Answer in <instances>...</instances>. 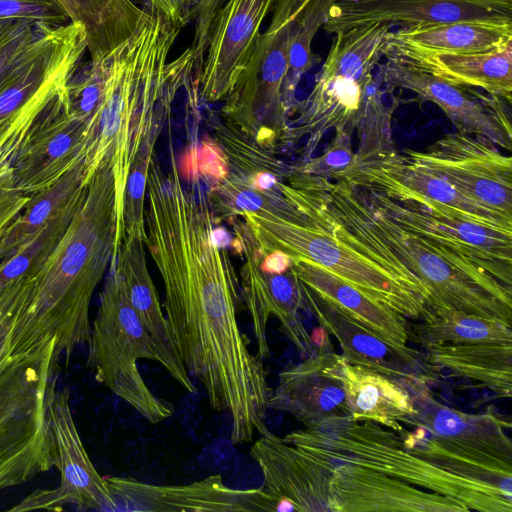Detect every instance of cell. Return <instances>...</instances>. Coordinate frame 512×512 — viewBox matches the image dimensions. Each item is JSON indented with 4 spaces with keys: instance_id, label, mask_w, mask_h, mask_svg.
Wrapping results in <instances>:
<instances>
[{
    "instance_id": "6da1fadb",
    "label": "cell",
    "mask_w": 512,
    "mask_h": 512,
    "mask_svg": "<svg viewBox=\"0 0 512 512\" xmlns=\"http://www.w3.org/2000/svg\"><path fill=\"white\" fill-rule=\"evenodd\" d=\"M144 243L165 288V316L180 358L210 406L230 417V440L248 443L264 424L272 389L263 360L241 331L240 283L221 243L224 232L204 196L184 187L172 159H152L146 183Z\"/></svg>"
},
{
    "instance_id": "7a4b0ae2",
    "label": "cell",
    "mask_w": 512,
    "mask_h": 512,
    "mask_svg": "<svg viewBox=\"0 0 512 512\" xmlns=\"http://www.w3.org/2000/svg\"><path fill=\"white\" fill-rule=\"evenodd\" d=\"M144 9L136 31L100 58L102 88L85 123L80 153L84 185L103 165H109L113 172L118 242L125 234L124 195L131 164L145 141L156 140L174 99L196 71L190 47L169 61L182 28L158 11Z\"/></svg>"
},
{
    "instance_id": "3957f363",
    "label": "cell",
    "mask_w": 512,
    "mask_h": 512,
    "mask_svg": "<svg viewBox=\"0 0 512 512\" xmlns=\"http://www.w3.org/2000/svg\"><path fill=\"white\" fill-rule=\"evenodd\" d=\"M294 186L375 254L418 277L430 292L428 309H453L512 327L511 287L479 263L399 226L344 179H301Z\"/></svg>"
},
{
    "instance_id": "277c9868",
    "label": "cell",
    "mask_w": 512,
    "mask_h": 512,
    "mask_svg": "<svg viewBox=\"0 0 512 512\" xmlns=\"http://www.w3.org/2000/svg\"><path fill=\"white\" fill-rule=\"evenodd\" d=\"M116 187L109 165L98 168L54 251L34 277L31 305L20 330L26 349L54 336L67 364L88 343L90 304L117 252Z\"/></svg>"
},
{
    "instance_id": "5b68a950",
    "label": "cell",
    "mask_w": 512,
    "mask_h": 512,
    "mask_svg": "<svg viewBox=\"0 0 512 512\" xmlns=\"http://www.w3.org/2000/svg\"><path fill=\"white\" fill-rule=\"evenodd\" d=\"M388 23H371L335 32L330 50L303 101L296 103L291 139L307 136L304 160L313 154L332 128L357 129V161L394 150L393 108L384 104V90L374 70L385 54Z\"/></svg>"
},
{
    "instance_id": "8992f818",
    "label": "cell",
    "mask_w": 512,
    "mask_h": 512,
    "mask_svg": "<svg viewBox=\"0 0 512 512\" xmlns=\"http://www.w3.org/2000/svg\"><path fill=\"white\" fill-rule=\"evenodd\" d=\"M279 188L299 210L294 218L264 209L241 215L260 252L279 250L292 259L311 261L406 318L424 317L430 292L423 283L398 275L368 255L303 189L284 181Z\"/></svg>"
},
{
    "instance_id": "52a82bcc",
    "label": "cell",
    "mask_w": 512,
    "mask_h": 512,
    "mask_svg": "<svg viewBox=\"0 0 512 512\" xmlns=\"http://www.w3.org/2000/svg\"><path fill=\"white\" fill-rule=\"evenodd\" d=\"M362 422L333 418L282 439L326 467L345 464L376 471L450 498L468 511H512V496L494 483L445 470L409 452L398 436L379 424Z\"/></svg>"
},
{
    "instance_id": "ba28073f",
    "label": "cell",
    "mask_w": 512,
    "mask_h": 512,
    "mask_svg": "<svg viewBox=\"0 0 512 512\" xmlns=\"http://www.w3.org/2000/svg\"><path fill=\"white\" fill-rule=\"evenodd\" d=\"M61 357L56 338L48 336L0 369V491L57 465L49 405Z\"/></svg>"
},
{
    "instance_id": "9c48e42d",
    "label": "cell",
    "mask_w": 512,
    "mask_h": 512,
    "mask_svg": "<svg viewBox=\"0 0 512 512\" xmlns=\"http://www.w3.org/2000/svg\"><path fill=\"white\" fill-rule=\"evenodd\" d=\"M415 412L402 424L415 426L399 433L411 453L452 473L486 480L512 496V442L505 432L510 423L491 411L467 414L434 399L426 385H405Z\"/></svg>"
},
{
    "instance_id": "30bf717a",
    "label": "cell",
    "mask_w": 512,
    "mask_h": 512,
    "mask_svg": "<svg viewBox=\"0 0 512 512\" xmlns=\"http://www.w3.org/2000/svg\"><path fill=\"white\" fill-rule=\"evenodd\" d=\"M109 266L91 324L87 366L99 383L157 424L172 415L173 405L150 390L137 363L140 359L158 362L157 350L127 299L119 272L112 263Z\"/></svg>"
},
{
    "instance_id": "8fae6325",
    "label": "cell",
    "mask_w": 512,
    "mask_h": 512,
    "mask_svg": "<svg viewBox=\"0 0 512 512\" xmlns=\"http://www.w3.org/2000/svg\"><path fill=\"white\" fill-rule=\"evenodd\" d=\"M86 51L81 24L45 25L0 84V167L11 166L32 126L64 90Z\"/></svg>"
},
{
    "instance_id": "7c38bea8",
    "label": "cell",
    "mask_w": 512,
    "mask_h": 512,
    "mask_svg": "<svg viewBox=\"0 0 512 512\" xmlns=\"http://www.w3.org/2000/svg\"><path fill=\"white\" fill-rule=\"evenodd\" d=\"M310 0H276L268 28L259 33L247 69L223 100L228 121L262 145L288 129L283 85L298 21Z\"/></svg>"
},
{
    "instance_id": "4fadbf2b",
    "label": "cell",
    "mask_w": 512,
    "mask_h": 512,
    "mask_svg": "<svg viewBox=\"0 0 512 512\" xmlns=\"http://www.w3.org/2000/svg\"><path fill=\"white\" fill-rule=\"evenodd\" d=\"M357 188L368 203L399 226L474 260L511 287L512 230L482 223L448 206L400 204L376 191Z\"/></svg>"
},
{
    "instance_id": "5bb4252c",
    "label": "cell",
    "mask_w": 512,
    "mask_h": 512,
    "mask_svg": "<svg viewBox=\"0 0 512 512\" xmlns=\"http://www.w3.org/2000/svg\"><path fill=\"white\" fill-rule=\"evenodd\" d=\"M405 156L472 201L512 217V159L484 138L457 131L424 151L406 150Z\"/></svg>"
},
{
    "instance_id": "9a60e30c",
    "label": "cell",
    "mask_w": 512,
    "mask_h": 512,
    "mask_svg": "<svg viewBox=\"0 0 512 512\" xmlns=\"http://www.w3.org/2000/svg\"><path fill=\"white\" fill-rule=\"evenodd\" d=\"M234 230L239 250L246 257L241 269L240 292L251 317L257 357L263 360L270 353L267 324L271 316L279 320L284 335L300 355L309 357L314 351V344L300 316L306 301L302 284L292 266L280 274L262 270L257 244L247 225L240 224Z\"/></svg>"
},
{
    "instance_id": "2e32d148",
    "label": "cell",
    "mask_w": 512,
    "mask_h": 512,
    "mask_svg": "<svg viewBox=\"0 0 512 512\" xmlns=\"http://www.w3.org/2000/svg\"><path fill=\"white\" fill-rule=\"evenodd\" d=\"M49 416L57 449L60 484L54 489L35 490L9 511H62L68 504L83 511H112L114 501L105 478L90 460L76 427L68 388L55 390Z\"/></svg>"
},
{
    "instance_id": "e0dca14e",
    "label": "cell",
    "mask_w": 512,
    "mask_h": 512,
    "mask_svg": "<svg viewBox=\"0 0 512 512\" xmlns=\"http://www.w3.org/2000/svg\"><path fill=\"white\" fill-rule=\"evenodd\" d=\"M375 77L388 90L412 91L423 101L436 104L458 132L484 138L495 146L512 149L511 124L501 99L485 97L452 84L400 60L386 58L376 67Z\"/></svg>"
},
{
    "instance_id": "ac0fdd59",
    "label": "cell",
    "mask_w": 512,
    "mask_h": 512,
    "mask_svg": "<svg viewBox=\"0 0 512 512\" xmlns=\"http://www.w3.org/2000/svg\"><path fill=\"white\" fill-rule=\"evenodd\" d=\"M458 21L512 24V0H336L322 27L332 34L371 23L409 28Z\"/></svg>"
},
{
    "instance_id": "d6986e66",
    "label": "cell",
    "mask_w": 512,
    "mask_h": 512,
    "mask_svg": "<svg viewBox=\"0 0 512 512\" xmlns=\"http://www.w3.org/2000/svg\"><path fill=\"white\" fill-rule=\"evenodd\" d=\"M342 179L397 202L448 206L482 223L512 230V217L472 201L445 179L414 165L395 149L357 161Z\"/></svg>"
},
{
    "instance_id": "ffe728a7",
    "label": "cell",
    "mask_w": 512,
    "mask_h": 512,
    "mask_svg": "<svg viewBox=\"0 0 512 512\" xmlns=\"http://www.w3.org/2000/svg\"><path fill=\"white\" fill-rule=\"evenodd\" d=\"M276 0H226L211 25L198 75L200 102L223 101L244 75Z\"/></svg>"
},
{
    "instance_id": "44dd1931",
    "label": "cell",
    "mask_w": 512,
    "mask_h": 512,
    "mask_svg": "<svg viewBox=\"0 0 512 512\" xmlns=\"http://www.w3.org/2000/svg\"><path fill=\"white\" fill-rule=\"evenodd\" d=\"M105 481L114 501L112 511H276L274 502L261 488H229L219 474L181 486L153 485L114 476L105 477Z\"/></svg>"
},
{
    "instance_id": "7402d4cb",
    "label": "cell",
    "mask_w": 512,
    "mask_h": 512,
    "mask_svg": "<svg viewBox=\"0 0 512 512\" xmlns=\"http://www.w3.org/2000/svg\"><path fill=\"white\" fill-rule=\"evenodd\" d=\"M84 132L65 87L32 126L11 164L16 189L31 196L58 181L80 161Z\"/></svg>"
},
{
    "instance_id": "603a6c76",
    "label": "cell",
    "mask_w": 512,
    "mask_h": 512,
    "mask_svg": "<svg viewBox=\"0 0 512 512\" xmlns=\"http://www.w3.org/2000/svg\"><path fill=\"white\" fill-rule=\"evenodd\" d=\"M302 284V283H301ZM305 310L321 328L336 338L342 357L350 364L377 372L404 385H428L436 381L437 370L423 352L391 345L363 328L351 317L312 294L303 284Z\"/></svg>"
},
{
    "instance_id": "cb8c5ba5",
    "label": "cell",
    "mask_w": 512,
    "mask_h": 512,
    "mask_svg": "<svg viewBox=\"0 0 512 512\" xmlns=\"http://www.w3.org/2000/svg\"><path fill=\"white\" fill-rule=\"evenodd\" d=\"M250 454L261 469V490L276 511H331V472L269 430L259 435Z\"/></svg>"
},
{
    "instance_id": "d4e9b609",
    "label": "cell",
    "mask_w": 512,
    "mask_h": 512,
    "mask_svg": "<svg viewBox=\"0 0 512 512\" xmlns=\"http://www.w3.org/2000/svg\"><path fill=\"white\" fill-rule=\"evenodd\" d=\"M338 356L331 345L315 347L304 361L285 367L279 373L267 408L289 413L305 427L350 417L338 377Z\"/></svg>"
},
{
    "instance_id": "484cf974",
    "label": "cell",
    "mask_w": 512,
    "mask_h": 512,
    "mask_svg": "<svg viewBox=\"0 0 512 512\" xmlns=\"http://www.w3.org/2000/svg\"><path fill=\"white\" fill-rule=\"evenodd\" d=\"M324 467L331 471L330 507L334 512L468 511L450 498L376 471L345 464Z\"/></svg>"
},
{
    "instance_id": "4316f807",
    "label": "cell",
    "mask_w": 512,
    "mask_h": 512,
    "mask_svg": "<svg viewBox=\"0 0 512 512\" xmlns=\"http://www.w3.org/2000/svg\"><path fill=\"white\" fill-rule=\"evenodd\" d=\"M110 263L119 272L130 305L154 341L158 362L184 390L195 393L196 387L180 358L149 274L144 240L138 237H124Z\"/></svg>"
},
{
    "instance_id": "83f0119b",
    "label": "cell",
    "mask_w": 512,
    "mask_h": 512,
    "mask_svg": "<svg viewBox=\"0 0 512 512\" xmlns=\"http://www.w3.org/2000/svg\"><path fill=\"white\" fill-rule=\"evenodd\" d=\"M300 282L316 297L336 307L385 342L408 346L411 338L407 318L357 290L330 271L304 259H292Z\"/></svg>"
},
{
    "instance_id": "f1b7e54d",
    "label": "cell",
    "mask_w": 512,
    "mask_h": 512,
    "mask_svg": "<svg viewBox=\"0 0 512 512\" xmlns=\"http://www.w3.org/2000/svg\"><path fill=\"white\" fill-rule=\"evenodd\" d=\"M400 60L452 84L480 88L490 96L512 101V43L479 53H400Z\"/></svg>"
},
{
    "instance_id": "f546056e",
    "label": "cell",
    "mask_w": 512,
    "mask_h": 512,
    "mask_svg": "<svg viewBox=\"0 0 512 512\" xmlns=\"http://www.w3.org/2000/svg\"><path fill=\"white\" fill-rule=\"evenodd\" d=\"M338 377L342 382L350 417L370 421L400 433L402 421L415 412L407 387L374 371L348 363L338 356Z\"/></svg>"
},
{
    "instance_id": "4dcf8cb0",
    "label": "cell",
    "mask_w": 512,
    "mask_h": 512,
    "mask_svg": "<svg viewBox=\"0 0 512 512\" xmlns=\"http://www.w3.org/2000/svg\"><path fill=\"white\" fill-rule=\"evenodd\" d=\"M512 43V24L458 21L389 31L384 57L400 53H479Z\"/></svg>"
},
{
    "instance_id": "1f68e13d",
    "label": "cell",
    "mask_w": 512,
    "mask_h": 512,
    "mask_svg": "<svg viewBox=\"0 0 512 512\" xmlns=\"http://www.w3.org/2000/svg\"><path fill=\"white\" fill-rule=\"evenodd\" d=\"M427 361L450 376L478 382L498 398L512 395V343L463 342L423 346Z\"/></svg>"
},
{
    "instance_id": "d6a6232c",
    "label": "cell",
    "mask_w": 512,
    "mask_h": 512,
    "mask_svg": "<svg viewBox=\"0 0 512 512\" xmlns=\"http://www.w3.org/2000/svg\"><path fill=\"white\" fill-rule=\"evenodd\" d=\"M71 22L86 33L90 61H97L126 41L139 26L145 9L132 0H57Z\"/></svg>"
},
{
    "instance_id": "836d02e7",
    "label": "cell",
    "mask_w": 512,
    "mask_h": 512,
    "mask_svg": "<svg viewBox=\"0 0 512 512\" xmlns=\"http://www.w3.org/2000/svg\"><path fill=\"white\" fill-rule=\"evenodd\" d=\"M82 161L58 181L33 195L0 240V261L37 234L86 189Z\"/></svg>"
},
{
    "instance_id": "e575fe53",
    "label": "cell",
    "mask_w": 512,
    "mask_h": 512,
    "mask_svg": "<svg viewBox=\"0 0 512 512\" xmlns=\"http://www.w3.org/2000/svg\"><path fill=\"white\" fill-rule=\"evenodd\" d=\"M410 335L423 346L442 343H512V327L447 308H429Z\"/></svg>"
},
{
    "instance_id": "d590c367",
    "label": "cell",
    "mask_w": 512,
    "mask_h": 512,
    "mask_svg": "<svg viewBox=\"0 0 512 512\" xmlns=\"http://www.w3.org/2000/svg\"><path fill=\"white\" fill-rule=\"evenodd\" d=\"M84 192L52 218L30 240L0 261V288L22 278L35 277L64 235L81 204Z\"/></svg>"
},
{
    "instance_id": "8d00e7d4",
    "label": "cell",
    "mask_w": 512,
    "mask_h": 512,
    "mask_svg": "<svg viewBox=\"0 0 512 512\" xmlns=\"http://www.w3.org/2000/svg\"><path fill=\"white\" fill-rule=\"evenodd\" d=\"M335 1L310 0L300 16L283 85V101L288 113L296 105L295 91L300 80L315 64L312 42L320 27L323 26L330 6Z\"/></svg>"
},
{
    "instance_id": "74e56055",
    "label": "cell",
    "mask_w": 512,
    "mask_h": 512,
    "mask_svg": "<svg viewBox=\"0 0 512 512\" xmlns=\"http://www.w3.org/2000/svg\"><path fill=\"white\" fill-rule=\"evenodd\" d=\"M33 288L34 277L0 288V369L13 355L28 350L22 344L20 330L31 305Z\"/></svg>"
},
{
    "instance_id": "f35d334b",
    "label": "cell",
    "mask_w": 512,
    "mask_h": 512,
    "mask_svg": "<svg viewBox=\"0 0 512 512\" xmlns=\"http://www.w3.org/2000/svg\"><path fill=\"white\" fill-rule=\"evenodd\" d=\"M155 142L156 140L144 142L130 167L124 195V237H138L145 240L144 199L148 171L154 157Z\"/></svg>"
},
{
    "instance_id": "ab89813d",
    "label": "cell",
    "mask_w": 512,
    "mask_h": 512,
    "mask_svg": "<svg viewBox=\"0 0 512 512\" xmlns=\"http://www.w3.org/2000/svg\"><path fill=\"white\" fill-rule=\"evenodd\" d=\"M352 133L345 128L335 129V135L324 152L292 167L289 176L306 179H342L357 162L356 154L352 150Z\"/></svg>"
},
{
    "instance_id": "60d3db41",
    "label": "cell",
    "mask_w": 512,
    "mask_h": 512,
    "mask_svg": "<svg viewBox=\"0 0 512 512\" xmlns=\"http://www.w3.org/2000/svg\"><path fill=\"white\" fill-rule=\"evenodd\" d=\"M45 25L28 20L0 21V84L38 39Z\"/></svg>"
},
{
    "instance_id": "b9f144b4",
    "label": "cell",
    "mask_w": 512,
    "mask_h": 512,
    "mask_svg": "<svg viewBox=\"0 0 512 512\" xmlns=\"http://www.w3.org/2000/svg\"><path fill=\"white\" fill-rule=\"evenodd\" d=\"M28 20L49 26L70 22L57 0H0V21Z\"/></svg>"
},
{
    "instance_id": "7bdbcfd3",
    "label": "cell",
    "mask_w": 512,
    "mask_h": 512,
    "mask_svg": "<svg viewBox=\"0 0 512 512\" xmlns=\"http://www.w3.org/2000/svg\"><path fill=\"white\" fill-rule=\"evenodd\" d=\"M30 197L16 189L11 166L0 167V240L21 214Z\"/></svg>"
},
{
    "instance_id": "ee69618b",
    "label": "cell",
    "mask_w": 512,
    "mask_h": 512,
    "mask_svg": "<svg viewBox=\"0 0 512 512\" xmlns=\"http://www.w3.org/2000/svg\"><path fill=\"white\" fill-rule=\"evenodd\" d=\"M201 0H143L144 7L164 15L173 24L183 28L194 18L195 8Z\"/></svg>"
},
{
    "instance_id": "f6af8a7d",
    "label": "cell",
    "mask_w": 512,
    "mask_h": 512,
    "mask_svg": "<svg viewBox=\"0 0 512 512\" xmlns=\"http://www.w3.org/2000/svg\"><path fill=\"white\" fill-rule=\"evenodd\" d=\"M258 260L262 270L269 273H284L292 266V258L279 250L263 253L258 249Z\"/></svg>"
}]
</instances>
